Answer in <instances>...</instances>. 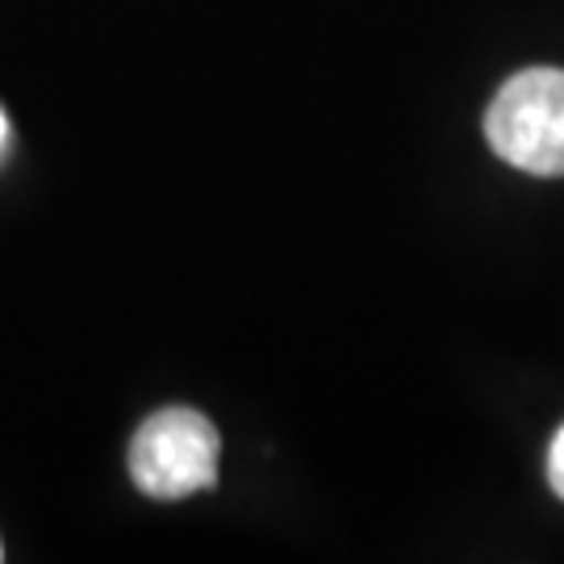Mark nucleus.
<instances>
[{
	"label": "nucleus",
	"mask_w": 564,
	"mask_h": 564,
	"mask_svg": "<svg viewBox=\"0 0 564 564\" xmlns=\"http://www.w3.org/2000/svg\"><path fill=\"white\" fill-rule=\"evenodd\" d=\"M130 477L147 498L176 502L218 481V426L197 410H160L130 444Z\"/></svg>",
	"instance_id": "obj_2"
},
{
	"label": "nucleus",
	"mask_w": 564,
	"mask_h": 564,
	"mask_svg": "<svg viewBox=\"0 0 564 564\" xmlns=\"http://www.w3.org/2000/svg\"><path fill=\"white\" fill-rule=\"evenodd\" d=\"M9 118H4V109H0V160H4V151H9Z\"/></svg>",
	"instance_id": "obj_4"
},
{
	"label": "nucleus",
	"mask_w": 564,
	"mask_h": 564,
	"mask_svg": "<svg viewBox=\"0 0 564 564\" xmlns=\"http://www.w3.org/2000/svg\"><path fill=\"white\" fill-rule=\"evenodd\" d=\"M485 139L519 172L556 181L564 176V72L527 67L498 88L485 113Z\"/></svg>",
	"instance_id": "obj_1"
},
{
	"label": "nucleus",
	"mask_w": 564,
	"mask_h": 564,
	"mask_svg": "<svg viewBox=\"0 0 564 564\" xmlns=\"http://www.w3.org/2000/svg\"><path fill=\"white\" fill-rule=\"evenodd\" d=\"M547 485L564 502V426L552 435V447H547Z\"/></svg>",
	"instance_id": "obj_3"
}]
</instances>
